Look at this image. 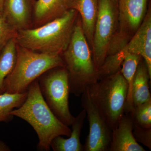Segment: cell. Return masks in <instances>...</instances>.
<instances>
[{
  "label": "cell",
  "instance_id": "obj_20",
  "mask_svg": "<svg viewBox=\"0 0 151 151\" xmlns=\"http://www.w3.org/2000/svg\"><path fill=\"white\" fill-rule=\"evenodd\" d=\"M125 52L123 49L106 57L102 65L97 70V81L120 71Z\"/></svg>",
  "mask_w": 151,
  "mask_h": 151
},
{
  "label": "cell",
  "instance_id": "obj_10",
  "mask_svg": "<svg viewBox=\"0 0 151 151\" xmlns=\"http://www.w3.org/2000/svg\"><path fill=\"white\" fill-rule=\"evenodd\" d=\"M36 0H5L2 17L17 31L33 27Z\"/></svg>",
  "mask_w": 151,
  "mask_h": 151
},
{
  "label": "cell",
  "instance_id": "obj_17",
  "mask_svg": "<svg viewBox=\"0 0 151 151\" xmlns=\"http://www.w3.org/2000/svg\"><path fill=\"white\" fill-rule=\"evenodd\" d=\"M123 49L125 55L120 71L128 84V94L125 113H128L132 111L134 107L132 100L133 81L138 65L142 58L139 55L127 51L124 47Z\"/></svg>",
  "mask_w": 151,
  "mask_h": 151
},
{
  "label": "cell",
  "instance_id": "obj_3",
  "mask_svg": "<svg viewBox=\"0 0 151 151\" xmlns=\"http://www.w3.org/2000/svg\"><path fill=\"white\" fill-rule=\"evenodd\" d=\"M89 45L78 17L69 44L61 55L68 73L70 93L76 97L97 81V70Z\"/></svg>",
  "mask_w": 151,
  "mask_h": 151
},
{
  "label": "cell",
  "instance_id": "obj_19",
  "mask_svg": "<svg viewBox=\"0 0 151 151\" xmlns=\"http://www.w3.org/2000/svg\"><path fill=\"white\" fill-rule=\"evenodd\" d=\"M27 94V92L14 94L4 92L0 94V122L8 123L12 120L14 116L11 112L22 104Z\"/></svg>",
  "mask_w": 151,
  "mask_h": 151
},
{
  "label": "cell",
  "instance_id": "obj_6",
  "mask_svg": "<svg viewBox=\"0 0 151 151\" xmlns=\"http://www.w3.org/2000/svg\"><path fill=\"white\" fill-rule=\"evenodd\" d=\"M44 99L55 116L67 126H71L75 117L69 105V76L64 66L52 68L37 78Z\"/></svg>",
  "mask_w": 151,
  "mask_h": 151
},
{
  "label": "cell",
  "instance_id": "obj_5",
  "mask_svg": "<svg viewBox=\"0 0 151 151\" xmlns=\"http://www.w3.org/2000/svg\"><path fill=\"white\" fill-rule=\"evenodd\" d=\"M92 103L113 131L125 113L128 84L121 71L87 87Z\"/></svg>",
  "mask_w": 151,
  "mask_h": 151
},
{
  "label": "cell",
  "instance_id": "obj_21",
  "mask_svg": "<svg viewBox=\"0 0 151 151\" xmlns=\"http://www.w3.org/2000/svg\"><path fill=\"white\" fill-rule=\"evenodd\" d=\"M135 124L151 128V99L141 105L134 106L129 113Z\"/></svg>",
  "mask_w": 151,
  "mask_h": 151
},
{
  "label": "cell",
  "instance_id": "obj_23",
  "mask_svg": "<svg viewBox=\"0 0 151 151\" xmlns=\"http://www.w3.org/2000/svg\"><path fill=\"white\" fill-rule=\"evenodd\" d=\"M133 133L137 142L151 150V128H144L134 124Z\"/></svg>",
  "mask_w": 151,
  "mask_h": 151
},
{
  "label": "cell",
  "instance_id": "obj_2",
  "mask_svg": "<svg viewBox=\"0 0 151 151\" xmlns=\"http://www.w3.org/2000/svg\"><path fill=\"white\" fill-rule=\"evenodd\" d=\"M78 16L72 9L40 26L18 31L17 43L38 52L61 55L70 42Z\"/></svg>",
  "mask_w": 151,
  "mask_h": 151
},
{
  "label": "cell",
  "instance_id": "obj_12",
  "mask_svg": "<svg viewBox=\"0 0 151 151\" xmlns=\"http://www.w3.org/2000/svg\"><path fill=\"white\" fill-rule=\"evenodd\" d=\"M134 123L129 114L124 113L112 131L109 151H145L133 135Z\"/></svg>",
  "mask_w": 151,
  "mask_h": 151
},
{
  "label": "cell",
  "instance_id": "obj_7",
  "mask_svg": "<svg viewBox=\"0 0 151 151\" xmlns=\"http://www.w3.org/2000/svg\"><path fill=\"white\" fill-rule=\"evenodd\" d=\"M149 0H119L118 24L108 55L115 54L127 45L145 18Z\"/></svg>",
  "mask_w": 151,
  "mask_h": 151
},
{
  "label": "cell",
  "instance_id": "obj_13",
  "mask_svg": "<svg viewBox=\"0 0 151 151\" xmlns=\"http://www.w3.org/2000/svg\"><path fill=\"white\" fill-rule=\"evenodd\" d=\"M74 0H36L33 27L40 26L60 17L73 9Z\"/></svg>",
  "mask_w": 151,
  "mask_h": 151
},
{
  "label": "cell",
  "instance_id": "obj_25",
  "mask_svg": "<svg viewBox=\"0 0 151 151\" xmlns=\"http://www.w3.org/2000/svg\"><path fill=\"white\" fill-rule=\"evenodd\" d=\"M5 0H0V17L2 15L3 6Z\"/></svg>",
  "mask_w": 151,
  "mask_h": 151
},
{
  "label": "cell",
  "instance_id": "obj_4",
  "mask_svg": "<svg viewBox=\"0 0 151 151\" xmlns=\"http://www.w3.org/2000/svg\"><path fill=\"white\" fill-rule=\"evenodd\" d=\"M64 64L60 55L38 52L17 44L15 65L4 82V92H27L30 84L40 76Z\"/></svg>",
  "mask_w": 151,
  "mask_h": 151
},
{
  "label": "cell",
  "instance_id": "obj_1",
  "mask_svg": "<svg viewBox=\"0 0 151 151\" xmlns=\"http://www.w3.org/2000/svg\"><path fill=\"white\" fill-rule=\"evenodd\" d=\"M24 102L11 114L27 122L37 134L39 150L48 151L53 139L58 136L69 137L71 129L55 116L42 94L37 79L30 84Z\"/></svg>",
  "mask_w": 151,
  "mask_h": 151
},
{
  "label": "cell",
  "instance_id": "obj_26",
  "mask_svg": "<svg viewBox=\"0 0 151 151\" xmlns=\"http://www.w3.org/2000/svg\"><path fill=\"white\" fill-rule=\"evenodd\" d=\"M114 1L118 3V1L119 0H113Z\"/></svg>",
  "mask_w": 151,
  "mask_h": 151
},
{
  "label": "cell",
  "instance_id": "obj_24",
  "mask_svg": "<svg viewBox=\"0 0 151 151\" xmlns=\"http://www.w3.org/2000/svg\"><path fill=\"white\" fill-rule=\"evenodd\" d=\"M11 149L5 143L0 140V151H10Z\"/></svg>",
  "mask_w": 151,
  "mask_h": 151
},
{
  "label": "cell",
  "instance_id": "obj_11",
  "mask_svg": "<svg viewBox=\"0 0 151 151\" xmlns=\"http://www.w3.org/2000/svg\"><path fill=\"white\" fill-rule=\"evenodd\" d=\"M127 51L139 55L145 63L151 78V10H147L142 24L124 47Z\"/></svg>",
  "mask_w": 151,
  "mask_h": 151
},
{
  "label": "cell",
  "instance_id": "obj_15",
  "mask_svg": "<svg viewBox=\"0 0 151 151\" xmlns=\"http://www.w3.org/2000/svg\"><path fill=\"white\" fill-rule=\"evenodd\" d=\"M73 9L80 15L84 34L92 47L98 14V0H74Z\"/></svg>",
  "mask_w": 151,
  "mask_h": 151
},
{
  "label": "cell",
  "instance_id": "obj_16",
  "mask_svg": "<svg viewBox=\"0 0 151 151\" xmlns=\"http://www.w3.org/2000/svg\"><path fill=\"white\" fill-rule=\"evenodd\" d=\"M150 80L145 63L141 59L135 73L133 87V106L141 105L151 99L149 80Z\"/></svg>",
  "mask_w": 151,
  "mask_h": 151
},
{
  "label": "cell",
  "instance_id": "obj_14",
  "mask_svg": "<svg viewBox=\"0 0 151 151\" xmlns=\"http://www.w3.org/2000/svg\"><path fill=\"white\" fill-rule=\"evenodd\" d=\"M86 116V111L83 109L75 117L71 124L72 129L69 137L64 139L62 136L56 137L51 142L50 148L54 151H84L80 137Z\"/></svg>",
  "mask_w": 151,
  "mask_h": 151
},
{
  "label": "cell",
  "instance_id": "obj_8",
  "mask_svg": "<svg viewBox=\"0 0 151 151\" xmlns=\"http://www.w3.org/2000/svg\"><path fill=\"white\" fill-rule=\"evenodd\" d=\"M118 3L113 0H98V14L92 47V56L98 70L108 55L118 24Z\"/></svg>",
  "mask_w": 151,
  "mask_h": 151
},
{
  "label": "cell",
  "instance_id": "obj_9",
  "mask_svg": "<svg viewBox=\"0 0 151 151\" xmlns=\"http://www.w3.org/2000/svg\"><path fill=\"white\" fill-rule=\"evenodd\" d=\"M81 96V105L86 111L89 130L84 151H109L112 130L92 103L87 88Z\"/></svg>",
  "mask_w": 151,
  "mask_h": 151
},
{
  "label": "cell",
  "instance_id": "obj_22",
  "mask_svg": "<svg viewBox=\"0 0 151 151\" xmlns=\"http://www.w3.org/2000/svg\"><path fill=\"white\" fill-rule=\"evenodd\" d=\"M17 33L3 17H0V52L9 41L16 37Z\"/></svg>",
  "mask_w": 151,
  "mask_h": 151
},
{
  "label": "cell",
  "instance_id": "obj_18",
  "mask_svg": "<svg viewBox=\"0 0 151 151\" xmlns=\"http://www.w3.org/2000/svg\"><path fill=\"white\" fill-rule=\"evenodd\" d=\"M17 44L16 37L13 38L0 52V94L4 93V82L15 65Z\"/></svg>",
  "mask_w": 151,
  "mask_h": 151
}]
</instances>
